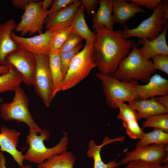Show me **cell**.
<instances>
[{
	"instance_id": "cell-1",
	"label": "cell",
	"mask_w": 168,
	"mask_h": 168,
	"mask_svg": "<svg viewBox=\"0 0 168 168\" xmlns=\"http://www.w3.org/2000/svg\"><path fill=\"white\" fill-rule=\"evenodd\" d=\"M93 52L99 72L113 75L121 61L130 52L133 41L125 39L121 30H109L104 26L96 28Z\"/></svg>"
},
{
	"instance_id": "cell-2",
	"label": "cell",
	"mask_w": 168,
	"mask_h": 168,
	"mask_svg": "<svg viewBox=\"0 0 168 168\" xmlns=\"http://www.w3.org/2000/svg\"><path fill=\"white\" fill-rule=\"evenodd\" d=\"M138 48V44L133 42L130 52L121 61L113 74L114 78L127 82L149 81L156 70L152 62L143 57Z\"/></svg>"
},
{
	"instance_id": "cell-3",
	"label": "cell",
	"mask_w": 168,
	"mask_h": 168,
	"mask_svg": "<svg viewBox=\"0 0 168 168\" xmlns=\"http://www.w3.org/2000/svg\"><path fill=\"white\" fill-rule=\"evenodd\" d=\"M64 136L59 142L54 147L48 148L44 143L49 139L50 133L46 129H42L40 135L32 130H29V134L26 138V143L29 147L24 155L25 160L39 165L52 156L60 154L67 151L68 138L67 133L63 132Z\"/></svg>"
},
{
	"instance_id": "cell-4",
	"label": "cell",
	"mask_w": 168,
	"mask_h": 168,
	"mask_svg": "<svg viewBox=\"0 0 168 168\" xmlns=\"http://www.w3.org/2000/svg\"><path fill=\"white\" fill-rule=\"evenodd\" d=\"M168 0L161 3L153 10L151 15L142 21L135 28L129 29L124 25L122 34L126 39L138 37L139 40L147 39L151 40L157 37L168 24Z\"/></svg>"
},
{
	"instance_id": "cell-5",
	"label": "cell",
	"mask_w": 168,
	"mask_h": 168,
	"mask_svg": "<svg viewBox=\"0 0 168 168\" xmlns=\"http://www.w3.org/2000/svg\"><path fill=\"white\" fill-rule=\"evenodd\" d=\"M96 66L93 52V43L86 42L83 49L73 58L64 77L61 90L64 91L74 86Z\"/></svg>"
},
{
	"instance_id": "cell-6",
	"label": "cell",
	"mask_w": 168,
	"mask_h": 168,
	"mask_svg": "<svg viewBox=\"0 0 168 168\" xmlns=\"http://www.w3.org/2000/svg\"><path fill=\"white\" fill-rule=\"evenodd\" d=\"M12 100L10 102L2 103L0 105V116L6 121L15 120L18 123L26 124L30 130L37 134L42 129L33 118L29 109V99L20 86L15 91Z\"/></svg>"
},
{
	"instance_id": "cell-7",
	"label": "cell",
	"mask_w": 168,
	"mask_h": 168,
	"mask_svg": "<svg viewBox=\"0 0 168 168\" xmlns=\"http://www.w3.org/2000/svg\"><path fill=\"white\" fill-rule=\"evenodd\" d=\"M96 77L101 82L107 105L110 108H117L116 101L123 102L132 101L136 99L135 86L137 82H127L114 78L112 75L96 73Z\"/></svg>"
},
{
	"instance_id": "cell-8",
	"label": "cell",
	"mask_w": 168,
	"mask_h": 168,
	"mask_svg": "<svg viewBox=\"0 0 168 168\" xmlns=\"http://www.w3.org/2000/svg\"><path fill=\"white\" fill-rule=\"evenodd\" d=\"M36 68L33 85L35 91L46 106L49 107L53 99V85L48 54L35 55Z\"/></svg>"
},
{
	"instance_id": "cell-9",
	"label": "cell",
	"mask_w": 168,
	"mask_h": 168,
	"mask_svg": "<svg viewBox=\"0 0 168 168\" xmlns=\"http://www.w3.org/2000/svg\"><path fill=\"white\" fill-rule=\"evenodd\" d=\"M48 10H42L41 1L31 0L24 10L20 22L15 30L22 36L43 32V25L48 16Z\"/></svg>"
},
{
	"instance_id": "cell-10",
	"label": "cell",
	"mask_w": 168,
	"mask_h": 168,
	"mask_svg": "<svg viewBox=\"0 0 168 168\" xmlns=\"http://www.w3.org/2000/svg\"><path fill=\"white\" fill-rule=\"evenodd\" d=\"M4 65L14 67L21 75L22 82L33 86L36 68L34 54L18 47L6 56Z\"/></svg>"
},
{
	"instance_id": "cell-11",
	"label": "cell",
	"mask_w": 168,
	"mask_h": 168,
	"mask_svg": "<svg viewBox=\"0 0 168 168\" xmlns=\"http://www.w3.org/2000/svg\"><path fill=\"white\" fill-rule=\"evenodd\" d=\"M168 144H152L137 148L125 153V156L120 161L121 165L138 160L150 163L168 164Z\"/></svg>"
},
{
	"instance_id": "cell-12",
	"label": "cell",
	"mask_w": 168,
	"mask_h": 168,
	"mask_svg": "<svg viewBox=\"0 0 168 168\" xmlns=\"http://www.w3.org/2000/svg\"><path fill=\"white\" fill-rule=\"evenodd\" d=\"M54 31V30H46L38 35L28 38L18 36L13 31L11 36L18 47L35 55L48 54L51 51Z\"/></svg>"
},
{
	"instance_id": "cell-13",
	"label": "cell",
	"mask_w": 168,
	"mask_h": 168,
	"mask_svg": "<svg viewBox=\"0 0 168 168\" xmlns=\"http://www.w3.org/2000/svg\"><path fill=\"white\" fill-rule=\"evenodd\" d=\"M0 151L10 154L21 168L24 165V155L17 148L19 143L20 133L15 129L2 126L0 128Z\"/></svg>"
},
{
	"instance_id": "cell-14",
	"label": "cell",
	"mask_w": 168,
	"mask_h": 168,
	"mask_svg": "<svg viewBox=\"0 0 168 168\" xmlns=\"http://www.w3.org/2000/svg\"><path fill=\"white\" fill-rule=\"evenodd\" d=\"M82 3L81 0H76L65 7L48 15L44 21L46 30L70 26Z\"/></svg>"
},
{
	"instance_id": "cell-15",
	"label": "cell",
	"mask_w": 168,
	"mask_h": 168,
	"mask_svg": "<svg viewBox=\"0 0 168 168\" xmlns=\"http://www.w3.org/2000/svg\"><path fill=\"white\" fill-rule=\"evenodd\" d=\"M146 84L138 83L135 86L136 99L144 100L156 96L168 95V80L161 75L155 74Z\"/></svg>"
},
{
	"instance_id": "cell-16",
	"label": "cell",
	"mask_w": 168,
	"mask_h": 168,
	"mask_svg": "<svg viewBox=\"0 0 168 168\" xmlns=\"http://www.w3.org/2000/svg\"><path fill=\"white\" fill-rule=\"evenodd\" d=\"M168 27L167 24L159 35L154 39L139 40L138 44H142V46L138 48V50L145 58L150 60L152 57L156 55H168V46L166 40Z\"/></svg>"
},
{
	"instance_id": "cell-17",
	"label": "cell",
	"mask_w": 168,
	"mask_h": 168,
	"mask_svg": "<svg viewBox=\"0 0 168 168\" xmlns=\"http://www.w3.org/2000/svg\"><path fill=\"white\" fill-rule=\"evenodd\" d=\"M17 25L13 19L0 25V65H4L6 56L18 47L11 36Z\"/></svg>"
},
{
	"instance_id": "cell-18",
	"label": "cell",
	"mask_w": 168,
	"mask_h": 168,
	"mask_svg": "<svg viewBox=\"0 0 168 168\" xmlns=\"http://www.w3.org/2000/svg\"><path fill=\"white\" fill-rule=\"evenodd\" d=\"M127 0H112L113 16L115 23L125 25L130 19L138 13H146L145 11L138 5Z\"/></svg>"
},
{
	"instance_id": "cell-19",
	"label": "cell",
	"mask_w": 168,
	"mask_h": 168,
	"mask_svg": "<svg viewBox=\"0 0 168 168\" xmlns=\"http://www.w3.org/2000/svg\"><path fill=\"white\" fill-rule=\"evenodd\" d=\"M128 103L137 111L138 120L168 113V109L158 103L154 97L144 100L136 99Z\"/></svg>"
},
{
	"instance_id": "cell-20",
	"label": "cell",
	"mask_w": 168,
	"mask_h": 168,
	"mask_svg": "<svg viewBox=\"0 0 168 168\" xmlns=\"http://www.w3.org/2000/svg\"><path fill=\"white\" fill-rule=\"evenodd\" d=\"M119 141V138L118 137L110 139L106 137L103 139L102 143L100 145H96L93 140H91L89 141L86 155L88 157L93 159V168H115L121 165L120 161H117L115 160L105 163L102 161L100 155V151L103 147L110 143Z\"/></svg>"
},
{
	"instance_id": "cell-21",
	"label": "cell",
	"mask_w": 168,
	"mask_h": 168,
	"mask_svg": "<svg viewBox=\"0 0 168 168\" xmlns=\"http://www.w3.org/2000/svg\"><path fill=\"white\" fill-rule=\"evenodd\" d=\"M98 4L99 7L92 17V28L96 29L99 27L104 26L113 30L115 23L112 14V0H100L98 1Z\"/></svg>"
},
{
	"instance_id": "cell-22",
	"label": "cell",
	"mask_w": 168,
	"mask_h": 168,
	"mask_svg": "<svg viewBox=\"0 0 168 168\" xmlns=\"http://www.w3.org/2000/svg\"><path fill=\"white\" fill-rule=\"evenodd\" d=\"M84 10L82 3L78 9L70 26L72 31L84 39L86 42L90 41L94 44L96 40V33L92 31L89 28L85 19Z\"/></svg>"
},
{
	"instance_id": "cell-23",
	"label": "cell",
	"mask_w": 168,
	"mask_h": 168,
	"mask_svg": "<svg viewBox=\"0 0 168 168\" xmlns=\"http://www.w3.org/2000/svg\"><path fill=\"white\" fill-rule=\"evenodd\" d=\"M50 71L53 85V98L61 91L64 78L58 52L51 51L48 54Z\"/></svg>"
},
{
	"instance_id": "cell-24",
	"label": "cell",
	"mask_w": 168,
	"mask_h": 168,
	"mask_svg": "<svg viewBox=\"0 0 168 168\" xmlns=\"http://www.w3.org/2000/svg\"><path fill=\"white\" fill-rule=\"evenodd\" d=\"M76 158L74 154L66 151L54 155L38 165V168H73Z\"/></svg>"
},
{
	"instance_id": "cell-25",
	"label": "cell",
	"mask_w": 168,
	"mask_h": 168,
	"mask_svg": "<svg viewBox=\"0 0 168 168\" xmlns=\"http://www.w3.org/2000/svg\"><path fill=\"white\" fill-rule=\"evenodd\" d=\"M9 66L10 69L7 73L0 75V93L8 91H14L22 82L20 73L14 67Z\"/></svg>"
},
{
	"instance_id": "cell-26",
	"label": "cell",
	"mask_w": 168,
	"mask_h": 168,
	"mask_svg": "<svg viewBox=\"0 0 168 168\" xmlns=\"http://www.w3.org/2000/svg\"><path fill=\"white\" fill-rule=\"evenodd\" d=\"M168 144V133L159 129L154 128L152 131L145 133L143 137L135 143V146L137 148L151 144Z\"/></svg>"
},
{
	"instance_id": "cell-27",
	"label": "cell",
	"mask_w": 168,
	"mask_h": 168,
	"mask_svg": "<svg viewBox=\"0 0 168 168\" xmlns=\"http://www.w3.org/2000/svg\"><path fill=\"white\" fill-rule=\"evenodd\" d=\"M115 104L119 110L117 117L122 120L123 125L138 120L137 111L129 105L120 101H116Z\"/></svg>"
},
{
	"instance_id": "cell-28",
	"label": "cell",
	"mask_w": 168,
	"mask_h": 168,
	"mask_svg": "<svg viewBox=\"0 0 168 168\" xmlns=\"http://www.w3.org/2000/svg\"><path fill=\"white\" fill-rule=\"evenodd\" d=\"M143 129L153 127L168 133V113L152 116L146 118L142 124Z\"/></svg>"
},
{
	"instance_id": "cell-29",
	"label": "cell",
	"mask_w": 168,
	"mask_h": 168,
	"mask_svg": "<svg viewBox=\"0 0 168 168\" xmlns=\"http://www.w3.org/2000/svg\"><path fill=\"white\" fill-rule=\"evenodd\" d=\"M72 32L70 26L54 30L51 45V51L58 52Z\"/></svg>"
},
{
	"instance_id": "cell-30",
	"label": "cell",
	"mask_w": 168,
	"mask_h": 168,
	"mask_svg": "<svg viewBox=\"0 0 168 168\" xmlns=\"http://www.w3.org/2000/svg\"><path fill=\"white\" fill-rule=\"evenodd\" d=\"M83 45V44L82 42L71 50L64 52H59L61 68L64 77L68 71L72 61L80 51Z\"/></svg>"
},
{
	"instance_id": "cell-31",
	"label": "cell",
	"mask_w": 168,
	"mask_h": 168,
	"mask_svg": "<svg viewBox=\"0 0 168 168\" xmlns=\"http://www.w3.org/2000/svg\"><path fill=\"white\" fill-rule=\"evenodd\" d=\"M82 39L81 36L72 31L58 52H64L72 49L82 42Z\"/></svg>"
},
{
	"instance_id": "cell-32",
	"label": "cell",
	"mask_w": 168,
	"mask_h": 168,
	"mask_svg": "<svg viewBox=\"0 0 168 168\" xmlns=\"http://www.w3.org/2000/svg\"><path fill=\"white\" fill-rule=\"evenodd\" d=\"M151 58L156 70L158 69L168 74V55H157Z\"/></svg>"
},
{
	"instance_id": "cell-33",
	"label": "cell",
	"mask_w": 168,
	"mask_h": 168,
	"mask_svg": "<svg viewBox=\"0 0 168 168\" xmlns=\"http://www.w3.org/2000/svg\"><path fill=\"white\" fill-rule=\"evenodd\" d=\"M166 165L162 166L134 160L129 162L124 168H165Z\"/></svg>"
},
{
	"instance_id": "cell-34",
	"label": "cell",
	"mask_w": 168,
	"mask_h": 168,
	"mask_svg": "<svg viewBox=\"0 0 168 168\" xmlns=\"http://www.w3.org/2000/svg\"><path fill=\"white\" fill-rule=\"evenodd\" d=\"M130 2L135 3L140 6H144L148 9L153 10L162 1V0H129Z\"/></svg>"
},
{
	"instance_id": "cell-35",
	"label": "cell",
	"mask_w": 168,
	"mask_h": 168,
	"mask_svg": "<svg viewBox=\"0 0 168 168\" xmlns=\"http://www.w3.org/2000/svg\"><path fill=\"white\" fill-rule=\"evenodd\" d=\"M76 0H54L48 10V15L63 9L74 2Z\"/></svg>"
},
{
	"instance_id": "cell-36",
	"label": "cell",
	"mask_w": 168,
	"mask_h": 168,
	"mask_svg": "<svg viewBox=\"0 0 168 168\" xmlns=\"http://www.w3.org/2000/svg\"><path fill=\"white\" fill-rule=\"evenodd\" d=\"M81 1L82 4L89 15L98 4L97 0H82Z\"/></svg>"
},
{
	"instance_id": "cell-37",
	"label": "cell",
	"mask_w": 168,
	"mask_h": 168,
	"mask_svg": "<svg viewBox=\"0 0 168 168\" xmlns=\"http://www.w3.org/2000/svg\"><path fill=\"white\" fill-rule=\"evenodd\" d=\"M31 0H12L13 5L16 8L24 10Z\"/></svg>"
},
{
	"instance_id": "cell-38",
	"label": "cell",
	"mask_w": 168,
	"mask_h": 168,
	"mask_svg": "<svg viewBox=\"0 0 168 168\" xmlns=\"http://www.w3.org/2000/svg\"><path fill=\"white\" fill-rule=\"evenodd\" d=\"M154 98L158 103L168 109V95L156 97Z\"/></svg>"
},
{
	"instance_id": "cell-39",
	"label": "cell",
	"mask_w": 168,
	"mask_h": 168,
	"mask_svg": "<svg viewBox=\"0 0 168 168\" xmlns=\"http://www.w3.org/2000/svg\"><path fill=\"white\" fill-rule=\"evenodd\" d=\"M0 168H7L5 158L3 152L0 151ZM23 168H33L29 165H24Z\"/></svg>"
},
{
	"instance_id": "cell-40",
	"label": "cell",
	"mask_w": 168,
	"mask_h": 168,
	"mask_svg": "<svg viewBox=\"0 0 168 168\" xmlns=\"http://www.w3.org/2000/svg\"><path fill=\"white\" fill-rule=\"evenodd\" d=\"M53 1L52 0H44L41 1L42 10L44 11L48 10L47 9L51 6Z\"/></svg>"
},
{
	"instance_id": "cell-41",
	"label": "cell",
	"mask_w": 168,
	"mask_h": 168,
	"mask_svg": "<svg viewBox=\"0 0 168 168\" xmlns=\"http://www.w3.org/2000/svg\"><path fill=\"white\" fill-rule=\"evenodd\" d=\"M10 67L7 65H0V75L7 73L9 71Z\"/></svg>"
},
{
	"instance_id": "cell-42",
	"label": "cell",
	"mask_w": 168,
	"mask_h": 168,
	"mask_svg": "<svg viewBox=\"0 0 168 168\" xmlns=\"http://www.w3.org/2000/svg\"><path fill=\"white\" fill-rule=\"evenodd\" d=\"M3 102V100L2 98L0 97V102Z\"/></svg>"
},
{
	"instance_id": "cell-43",
	"label": "cell",
	"mask_w": 168,
	"mask_h": 168,
	"mask_svg": "<svg viewBox=\"0 0 168 168\" xmlns=\"http://www.w3.org/2000/svg\"><path fill=\"white\" fill-rule=\"evenodd\" d=\"M165 168H168V164H166V167H165Z\"/></svg>"
}]
</instances>
